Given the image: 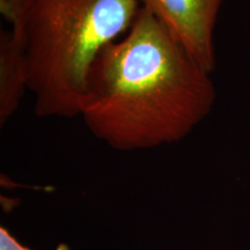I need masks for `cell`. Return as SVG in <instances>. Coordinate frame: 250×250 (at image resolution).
<instances>
[{"label":"cell","instance_id":"6da1fadb","mask_svg":"<svg viewBox=\"0 0 250 250\" xmlns=\"http://www.w3.org/2000/svg\"><path fill=\"white\" fill-rule=\"evenodd\" d=\"M214 101L210 73L143 6L125 36L96 58L80 117L110 147L134 151L186 138Z\"/></svg>","mask_w":250,"mask_h":250},{"label":"cell","instance_id":"7a4b0ae2","mask_svg":"<svg viewBox=\"0 0 250 250\" xmlns=\"http://www.w3.org/2000/svg\"><path fill=\"white\" fill-rule=\"evenodd\" d=\"M142 7V0H29L19 40L36 116H80L96 58L129 31Z\"/></svg>","mask_w":250,"mask_h":250},{"label":"cell","instance_id":"3957f363","mask_svg":"<svg viewBox=\"0 0 250 250\" xmlns=\"http://www.w3.org/2000/svg\"><path fill=\"white\" fill-rule=\"evenodd\" d=\"M225 0H142L193 61L212 73L215 67L213 33Z\"/></svg>","mask_w":250,"mask_h":250},{"label":"cell","instance_id":"277c9868","mask_svg":"<svg viewBox=\"0 0 250 250\" xmlns=\"http://www.w3.org/2000/svg\"><path fill=\"white\" fill-rule=\"evenodd\" d=\"M29 90V71L21 41L12 30L0 31V126L20 107Z\"/></svg>","mask_w":250,"mask_h":250},{"label":"cell","instance_id":"5b68a950","mask_svg":"<svg viewBox=\"0 0 250 250\" xmlns=\"http://www.w3.org/2000/svg\"><path fill=\"white\" fill-rule=\"evenodd\" d=\"M29 0H0V13L12 26L15 36L20 37Z\"/></svg>","mask_w":250,"mask_h":250},{"label":"cell","instance_id":"8992f818","mask_svg":"<svg viewBox=\"0 0 250 250\" xmlns=\"http://www.w3.org/2000/svg\"><path fill=\"white\" fill-rule=\"evenodd\" d=\"M0 250H31L21 245L15 237L4 227L0 228Z\"/></svg>","mask_w":250,"mask_h":250}]
</instances>
